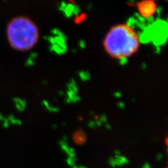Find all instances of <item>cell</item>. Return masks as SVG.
Segmentation results:
<instances>
[{"label":"cell","instance_id":"3","mask_svg":"<svg viewBox=\"0 0 168 168\" xmlns=\"http://www.w3.org/2000/svg\"><path fill=\"white\" fill-rule=\"evenodd\" d=\"M138 13L144 18H150L155 15L157 11V4L153 0H144L136 3Z\"/></svg>","mask_w":168,"mask_h":168},{"label":"cell","instance_id":"1","mask_svg":"<svg viewBox=\"0 0 168 168\" xmlns=\"http://www.w3.org/2000/svg\"><path fill=\"white\" fill-rule=\"evenodd\" d=\"M141 46L139 35L127 24H115L108 29L103 39V47L113 59L129 58L139 50Z\"/></svg>","mask_w":168,"mask_h":168},{"label":"cell","instance_id":"2","mask_svg":"<svg viewBox=\"0 0 168 168\" xmlns=\"http://www.w3.org/2000/svg\"><path fill=\"white\" fill-rule=\"evenodd\" d=\"M6 35L12 48L18 51H28L37 44L40 32L38 26L30 18L18 15L8 22Z\"/></svg>","mask_w":168,"mask_h":168}]
</instances>
